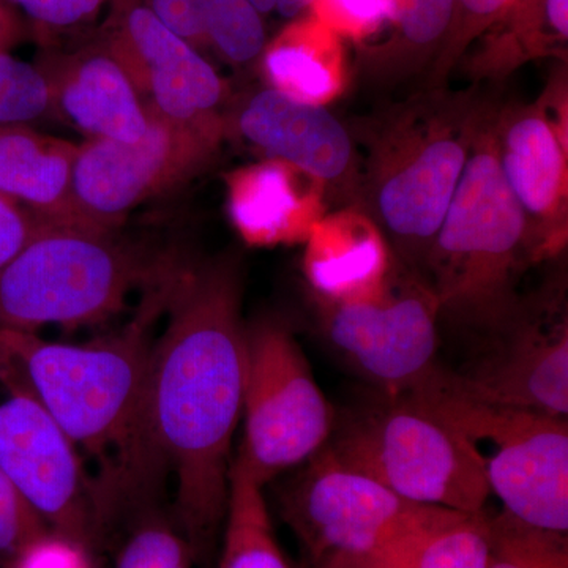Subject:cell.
Listing matches in <instances>:
<instances>
[{"mask_svg":"<svg viewBox=\"0 0 568 568\" xmlns=\"http://www.w3.org/2000/svg\"><path fill=\"white\" fill-rule=\"evenodd\" d=\"M241 278L231 261L181 272L166 327L153 345L140 443V503L163 474L174 481V523L194 562L219 555L242 418L246 325Z\"/></svg>","mask_w":568,"mask_h":568,"instance_id":"1","label":"cell"},{"mask_svg":"<svg viewBox=\"0 0 568 568\" xmlns=\"http://www.w3.org/2000/svg\"><path fill=\"white\" fill-rule=\"evenodd\" d=\"M179 274L170 272L153 284L125 327L84 345L0 328V354L20 369L41 405L61 425L88 473L91 465L97 466L93 493L103 541L140 508L138 443L156 339L152 327L166 312Z\"/></svg>","mask_w":568,"mask_h":568,"instance_id":"2","label":"cell"},{"mask_svg":"<svg viewBox=\"0 0 568 568\" xmlns=\"http://www.w3.org/2000/svg\"><path fill=\"white\" fill-rule=\"evenodd\" d=\"M528 260L525 212L504 178L495 125L484 115L422 276L440 316L491 332L518 308L515 282Z\"/></svg>","mask_w":568,"mask_h":568,"instance_id":"3","label":"cell"},{"mask_svg":"<svg viewBox=\"0 0 568 568\" xmlns=\"http://www.w3.org/2000/svg\"><path fill=\"white\" fill-rule=\"evenodd\" d=\"M325 447L418 506L476 514L491 495L480 448L410 390L336 418Z\"/></svg>","mask_w":568,"mask_h":568,"instance_id":"4","label":"cell"},{"mask_svg":"<svg viewBox=\"0 0 568 568\" xmlns=\"http://www.w3.org/2000/svg\"><path fill=\"white\" fill-rule=\"evenodd\" d=\"M424 100L386 122L366 186L395 260L420 276L484 118L457 100Z\"/></svg>","mask_w":568,"mask_h":568,"instance_id":"5","label":"cell"},{"mask_svg":"<svg viewBox=\"0 0 568 568\" xmlns=\"http://www.w3.org/2000/svg\"><path fill=\"white\" fill-rule=\"evenodd\" d=\"M114 233L54 226L33 237L0 268V328L37 334L104 323L122 312L136 287L171 271Z\"/></svg>","mask_w":568,"mask_h":568,"instance_id":"6","label":"cell"},{"mask_svg":"<svg viewBox=\"0 0 568 568\" xmlns=\"http://www.w3.org/2000/svg\"><path fill=\"white\" fill-rule=\"evenodd\" d=\"M462 429L474 444L488 443L489 491L504 511L538 528L568 530L567 418L489 405L459 390L436 366L409 388Z\"/></svg>","mask_w":568,"mask_h":568,"instance_id":"7","label":"cell"},{"mask_svg":"<svg viewBox=\"0 0 568 568\" xmlns=\"http://www.w3.org/2000/svg\"><path fill=\"white\" fill-rule=\"evenodd\" d=\"M242 418L237 457L263 487L305 465L334 435V407L297 339L278 321L246 327Z\"/></svg>","mask_w":568,"mask_h":568,"instance_id":"8","label":"cell"},{"mask_svg":"<svg viewBox=\"0 0 568 568\" xmlns=\"http://www.w3.org/2000/svg\"><path fill=\"white\" fill-rule=\"evenodd\" d=\"M0 469L51 532L92 552L102 547L95 493L80 452L2 354Z\"/></svg>","mask_w":568,"mask_h":568,"instance_id":"9","label":"cell"},{"mask_svg":"<svg viewBox=\"0 0 568 568\" xmlns=\"http://www.w3.org/2000/svg\"><path fill=\"white\" fill-rule=\"evenodd\" d=\"M149 106V129L141 140L84 141L78 149L73 196L89 230L114 233L145 201L189 181L219 149L222 118L181 123Z\"/></svg>","mask_w":568,"mask_h":568,"instance_id":"10","label":"cell"},{"mask_svg":"<svg viewBox=\"0 0 568 568\" xmlns=\"http://www.w3.org/2000/svg\"><path fill=\"white\" fill-rule=\"evenodd\" d=\"M321 315L336 353L383 394H402L435 372L439 305L428 283L399 261L375 293L321 302Z\"/></svg>","mask_w":568,"mask_h":568,"instance_id":"11","label":"cell"},{"mask_svg":"<svg viewBox=\"0 0 568 568\" xmlns=\"http://www.w3.org/2000/svg\"><path fill=\"white\" fill-rule=\"evenodd\" d=\"M280 493V510L305 564L364 559L417 517L422 507L342 462L324 447Z\"/></svg>","mask_w":568,"mask_h":568,"instance_id":"12","label":"cell"},{"mask_svg":"<svg viewBox=\"0 0 568 568\" xmlns=\"http://www.w3.org/2000/svg\"><path fill=\"white\" fill-rule=\"evenodd\" d=\"M491 345L465 373L448 372L459 390L489 405L568 416V325L562 306L519 304L491 331Z\"/></svg>","mask_w":568,"mask_h":568,"instance_id":"13","label":"cell"},{"mask_svg":"<svg viewBox=\"0 0 568 568\" xmlns=\"http://www.w3.org/2000/svg\"><path fill=\"white\" fill-rule=\"evenodd\" d=\"M108 9L103 39L153 110L181 123L220 118L226 88L200 50L168 29L142 0H110Z\"/></svg>","mask_w":568,"mask_h":568,"instance_id":"14","label":"cell"},{"mask_svg":"<svg viewBox=\"0 0 568 568\" xmlns=\"http://www.w3.org/2000/svg\"><path fill=\"white\" fill-rule=\"evenodd\" d=\"M504 178L525 212L530 261L567 241V134L544 104L507 112L495 125Z\"/></svg>","mask_w":568,"mask_h":568,"instance_id":"15","label":"cell"},{"mask_svg":"<svg viewBox=\"0 0 568 568\" xmlns=\"http://www.w3.org/2000/svg\"><path fill=\"white\" fill-rule=\"evenodd\" d=\"M37 63L50 82L54 118L85 141L134 142L148 132V102L103 36L74 51H47Z\"/></svg>","mask_w":568,"mask_h":568,"instance_id":"16","label":"cell"},{"mask_svg":"<svg viewBox=\"0 0 568 568\" xmlns=\"http://www.w3.org/2000/svg\"><path fill=\"white\" fill-rule=\"evenodd\" d=\"M235 126L265 155L323 182L342 179L353 162V141L324 104L294 99L274 88L252 93Z\"/></svg>","mask_w":568,"mask_h":568,"instance_id":"17","label":"cell"},{"mask_svg":"<svg viewBox=\"0 0 568 568\" xmlns=\"http://www.w3.org/2000/svg\"><path fill=\"white\" fill-rule=\"evenodd\" d=\"M78 149L32 125L0 123V194L59 226L85 227L73 196Z\"/></svg>","mask_w":568,"mask_h":568,"instance_id":"18","label":"cell"},{"mask_svg":"<svg viewBox=\"0 0 568 568\" xmlns=\"http://www.w3.org/2000/svg\"><path fill=\"white\" fill-rule=\"evenodd\" d=\"M306 237L305 275L320 302L375 293L394 265L386 237L362 216H334L315 223Z\"/></svg>","mask_w":568,"mask_h":568,"instance_id":"19","label":"cell"},{"mask_svg":"<svg viewBox=\"0 0 568 568\" xmlns=\"http://www.w3.org/2000/svg\"><path fill=\"white\" fill-rule=\"evenodd\" d=\"M365 559L372 568H488L487 511L422 507L398 536Z\"/></svg>","mask_w":568,"mask_h":568,"instance_id":"20","label":"cell"},{"mask_svg":"<svg viewBox=\"0 0 568 568\" xmlns=\"http://www.w3.org/2000/svg\"><path fill=\"white\" fill-rule=\"evenodd\" d=\"M264 67L271 88L304 102L324 104L343 84L342 39L308 14L265 47Z\"/></svg>","mask_w":568,"mask_h":568,"instance_id":"21","label":"cell"},{"mask_svg":"<svg viewBox=\"0 0 568 568\" xmlns=\"http://www.w3.org/2000/svg\"><path fill=\"white\" fill-rule=\"evenodd\" d=\"M567 40L568 0H518L477 40L470 65L480 77H504L530 59L562 54Z\"/></svg>","mask_w":568,"mask_h":568,"instance_id":"22","label":"cell"},{"mask_svg":"<svg viewBox=\"0 0 568 568\" xmlns=\"http://www.w3.org/2000/svg\"><path fill=\"white\" fill-rule=\"evenodd\" d=\"M387 39L366 47L365 63L373 74L399 78L436 62L446 43L455 0H384Z\"/></svg>","mask_w":568,"mask_h":568,"instance_id":"23","label":"cell"},{"mask_svg":"<svg viewBox=\"0 0 568 568\" xmlns=\"http://www.w3.org/2000/svg\"><path fill=\"white\" fill-rule=\"evenodd\" d=\"M263 489L235 455L219 568H291L276 540Z\"/></svg>","mask_w":568,"mask_h":568,"instance_id":"24","label":"cell"},{"mask_svg":"<svg viewBox=\"0 0 568 568\" xmlns=\"http://www.w3.org/2000/svg\"><path fill=\"white\" fill-rule=\"evenodd\" d=\"M297 196L282 168L246 174L233 197L235 224L252 244H272L308 235L313 224L297 215Z\"/></svg>","mask_w":568,"mask_h":568,"instance_id":"25","label":"cell"},{"mask_svg":"<svg viewBox=\"0 0 568 568\" xmlns=\"http://www.w3.org/2000/svg\"><path fill=\"white\" fill-rule=\"evenodd\" d=\"M488 568H568L567 532L538 528L500 511L488 515Z\"/></svg>","mask_w":568,"mask_h":568,"instance_id":"26","label":"cell"},{"mask_svg":"<svg viewBox=\"0 0 568 568\" xmlns=\"http://www.w3.org/2000/svg\"><path fill=\"white\" fill-rule=\"evenodd\" d=\"M205 43L233 63L263 54L267 36L263 14L248 0H200Z\"/></svg>","mask_w":568,"mask_h":568,"instance_id":"27","label":"cell"},{"mask_svg":"<svg viewBox=\"0 0 568 568\" xmlns=\"http://www.w3.org/2000/svg\"><path fill=\"white\" fill-rule=\"evenodd\" d=\"M192 549L174 521L144 514L123 538L112 568H192Z\"/></svg>","mask_w":568,"mask_h":568,"instance_id":"28","label":"cell"},{"mask_svg":"<svg viewBox=\"0 0 568 568\" xmlns=\"http://www.w3.org/2000/svg\"><path fill=\"white\" fill-rule=\"evenodd\" d=\"M54 118L50 82L37 62L0 51V123H32Z\"/></svg>","mask_w":568,"mask_h":568,"instance_id":"29","label":"cell"},{"mask_svg":"<svg viewBox=\"0 0 568 568\" xmlns=\"http://www.w3.org/2000/svg\"><path fill=\"white\" fill-rule=\"evenodd\" d=\"M518 0H455L454 21L433 63V81H444L474 43Z\"/></svg>","mask_w":568,"mask_h":568,"instance_id":"30","label":"cell"},{"mask_svg":"<svg viewBox=\"0 0 568 568\" xmlns=\"http://www.w3.org/2000/svg\"><path fill=\"white\" fill-rule=\"evenodd\" d=\"M48 532L36 508L0 469V568H14L26 549Z\"/></svg>","mask_w":568,"mask_h":568,"instance_id":"31","label":"cell"},{"mask_svg":"<svg viewBox=\"0 0 568 568\" xmlns=\"http://www.w3.org/2000/svg\"><path fill=\"white\" fill-rule=\"evenodd\" d=\"M39 36L80 31L93 24L110 0H6Z\"/></svg>","mask_w":568,"mask_h":568,"instance_id":"32","label":"cell"},{"mask_svg":"<svg viewBox=\"0 0 568 568\" xmlns=\"http://www.w3.org/2000/svg\"><path fill=\"white\" fill-rule=\"evenodd\" d=\"M312 17L339 39L365 43L386 24L384 0H313Z\"/></svg>","mask_w":568,"mask_h":568,"instance_id":"33","label":"cell"},{"mask_svg":"<svg viewBox=\"0 0 568 568\" xmlns=\"http://www.w3.org/2000/svg\"><path fill=\"white\" fill-rule=\"evenodd\" d=\"M59 226L0 194V268L17 256L33 237Z\"/></svg>","mask_w":568,"mask_h":568,"instance_id":"34","label":"cell"},{"mask_svg":"<svg viewBox=\"0 0 568 568\" xmlns=\"http://www.w3.org/2000/svg\"><path fill=\"white\" fill-rule=\"evenodd\" d=\"M14 568H93L92 551L70 538L48 532L26 549Z\"/></svg>","mask_w":568,"mask_h":568,"instance_id":"35","label":"cell"},{"mask_svg":"<svg viewBox=\"0 0 568 568\" xmlns=\"http://www.w3.org/2000/svg\"><path fill=\"white\" fill-rule=\"evenodd\" d=\"M29 26L20 13L0 0V51H11L28 37Z\"/></svg>","mask_w":568,"mask_h":568,"instance_id":"36","label":"cell"},{"mask_svg":"<svg viewBox=\"0 0 568 568\" xmlns=\"http://www.w3.org/2000/svg\"><path fill=\"white\" fill-rule=\"evenodd\" d=\"M305 568H372L366 559H327L321 562L305 564Z\"/></svg>","mask_w":568,"mask_h":568,"instance_id":"37","label":"cell"},{"mask_svg":"<svg viewBox=\"0 0 568 568\" xmlns=\"http://www.w3.org/2000/svg\"><path fill=\"white\" fill-rule=\"evenodd\" d=\"M250 3L260 11L261 14L271 13L275 11L276 0H248Z\"/></svg>","mask_w":568,"mask_h":568,"instance_id":"38","label":"cell"}]
</instances>
